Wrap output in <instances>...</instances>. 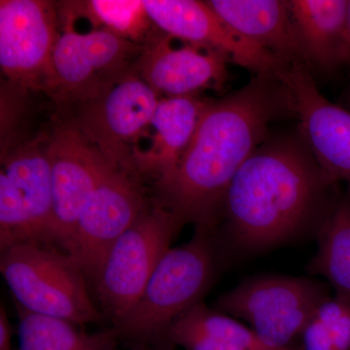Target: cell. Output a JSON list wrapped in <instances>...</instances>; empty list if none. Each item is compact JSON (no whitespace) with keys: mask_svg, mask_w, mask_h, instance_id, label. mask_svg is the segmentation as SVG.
I'll use <instances>...</instances> for the list:
<instances>
[{"mask_svg":"<svg viewBox=\"0 0 350 350\" xmlns=\"http://www.w3.org/2000/svg\"><path fill=\"white\" fill-rule=\"evenodd\" d=\"M301 138L259 147L226 192L214 227L223 259L257 254L317 236L338 196Z\"/></svg>","mask_w":350,"mask_h":350,"instance_id":"cell-1","label":"cell"},{"mask_svg":"<svg viewBox=\"0 0 350 350\" xmlns=\"http://www.w3.org/2000/svg\"><path fill=\"white\" fill-rule=\"evenodd\" d=\"M288 111L289 96L273 75H256L238 91L209 100L180 161L156 182L154 204L182 226L215 227L234 175L266 142L269 124Z\"/></svg>","mask_w":350,"mask_h":350,"instance_id":"cell-2","label":"cell"},{"mask_svg":"<svg viewBox=\"0 0 350 350\" xmlns=\"http://www.w3.org/2000/svg\"><path fill=\"white\" fill-rule=\"evenodd\" d=\"M222 261L213 228L197 226L188 243L163 255L137 303L113 325L119 338L157 350L172 349L170 328L202 303Z\"/></svg>","mask_w":350,"mask_h":350,"instance_id":"cell-3","label":"cell"},{"mask_svg":"<svg viewBox=\"0 0 350 350\" xmlns=\"http://www.w3.org/2000/svg\"><path fill=\"white\" fill-rule=\"evenodd\" d=\"M0 273L16 304L29 312L76 325L105 317L90 297L82 267L51 244L29 241L1 251Z\"/></svg>","mask_w":350,"mask_h":350,"instance_id":"cell-4","label":"cell"},{"mask_svg":"<svg viewBox=\"0 0 350 350\" xmlns=\"http://www.w3.org/2000/svg\"><path fill=\"white\" fill-rule=\"evenodd\" d=\"M330 295L313 278L260 276L221 295L214 308L247 322L269 347L296 349L308 320Z\"/></svg>","mask_w":350,"mask_h":350,"instance_id":"cell-5","label":"cell"},{"mask_svg":"<svg viewBox=\"0 0 350 350\" xmlns=\"http://www.w3.org/2000/svg\"><path fill=\"white\" fill-rule=\"evenodd\" d=\"M182 227L170 211L153 204L113 244L94 280L101 312L113 325L137 303Z\"/></svg>","mask_w":350,"mask_h":350,"instance_id":"cell-6","label":"cell"},{"mask_svg":"<svg viewBox=\"0 0 350 350\" xmlns=\"http://www.w3.org/2000/svg\"><path fill=\"white\" fill-rule=\"evenodd\" d=\"M61 27L44 90L62 103H79L100 94L130 72L144 51L105 29L80 32L66 22Z\"/></svg>","mask_w":350,"mask_h":350,"instance_id":"cell-7","label":"cell"},{"mask_svg":"<svg viewBox=\"0 0 350 350\" xmlns=\"http://www.w3.org/2000/svg\"><path fill=\"white\" fill-rule=\"evenodd\" d=\"M160 100L131 70L100 94L77 103V121L72 125L113 165L135 170L133 146L150 124Z\"/></svg>","mask_w":350,"mask_h":350,"instance_id":"cell-8","label":"cell"},{"mask_svg":"<svg viewBox=\"0 0 350 350\" xmlns=\"http://www.w3.org/2000/svg\"><path fill=\"white\" fill-rule=\"evenodd\" d=\"M137 172L112 165L76 225L68 254L94 282L113 244L148 208Z\"/></svg>","mask_w":350,"mask_h":350,"instance_id":"cell-9","label":"cell"},{"mask_svg":"<svg viewBox=\"0 0 350 350\" xmlns=\"http://www.w3.org/2000/svg\"><path fill=\"white\" fill-rule=\"evenodd\" d=\"M59 27V11L52 2L0 1V66L11 82L44 90Z\"/></svg>","mask_w":350,"mask_h":350,"instance_id":"cell-10","label":"cell"},{"mask_svg":"<svg viewBox=\"0 0 350 350\" xmlns=\"http://www.w3.org/2000/svg\"><path fill=\"white\" fill-rule=\"evenodd\" d=\"M276 76L289 96L306 146L327 176L350 186V112L322 96L308 68L287 64Z\"/></svg>","mask_w":350,"mask_h":350,"instance_id":"cell-11","label":"cell"},{"mask_svg":"<svg viewBox=\"0 0 350 350\" xmlns=\"http://www.w3.org/2000/svg\"><path fill=\"white\" fill-rule=\"evenodd\" d=\"M144 4L153 24L165 33L215 51L256 75H275L286 66L237 33L207 2L144 0Z\"/></svg>","mask_w":350,"mask_h":350,"instance_id":"cell-12","label":"cell"},{"mask_svg":"<svg viewBox=\"0 0 350 350\" xmlns=\"http://www.w3.org/2000/svg\"><path fill=\"white\" fill-rule=\"evenodd\" d=\"M48 150L56 244L68 253L83 209L113 163L90 144L72 124L59 126L54 131L48 139Z\"/></svg>","mask_w":350,"mask_h":350,"instance_id":"cell-13","label":"cell"},{"mask_svg":"<svg viewBox=\"0 0 350 350\" xmlns=\"http://www.w3.org/2000/svg\"><path fill=\"white\" fill-rule=\"evenodd\" d=\"M0 213L11 222L31 228L39 243L56 244L48 140L25 144L2 161Z\"/></svg>","mask_w":350,"mask_h":350,"instance_id":"cell-14","label":"cell"},{"mask_svg":"<svg viewBox=\"0 0 350 350\" xmlns=\"http://www.w3.org/2000/svg\"><path fill=\"white\" fill-rule=\"evenodd\" d=\"M175 38L163 32L146 41L137 59V73L167 98L195 96L202 90L224 85L229 62L215 51Z\"/></svg>","mask_w":350,"mask_h":350,"instance_id":"cell-15","label":"cell"},{"mask_svg":"<svg viewBox=\"0 0 350 350\" xmlns=\"http://www.w3.org/2000/svg\"><path fill=\"white\" fill-rule=\"evenodd\" d=\"M208 103L195 96L161 98L133 146L135 170L153 174L156 182L167 176L188 148Z\"/></svg>","mask_w":350,"mask_h":350,"instance_id":"cell-16","label":"cell"},{"mask_svg":"<svg viewBox=\"0 0 350 350\" xmlns=\"http://www.w3.org/2000/svg\"><path fill=\"white\" fill-rule=\"evenodd\" d=\"M214 11L257 47L283 64H306L295 27L289 1L284 0H211Z\"/></svg>","mask_w":350,"mask_h":350,"instance_id":"cell-17","label":"cell"},{"mask_svg":"<svg viewBox=\"0 0 350 350\" xmlns=\"http://www.w3.org/2000/svg\"><path fill=\"white\" fill-rule=\"evenodd\" d=\"M308 66L333 71L350 62L349 0H290Z\"/></svg>","mask_w":350,"mask_h":350,"instance_id":"cell-18","label":"cell"},{"mask_svg":"<svg viewBox=\"0 0 350 350\" xmlns=\"http://www.w3.org/2000/svg\"><path fill=\"white\" fill-rule=\"evenodd\" d=\"M317 239L308 273L325 278L334 294L350 301V186L338 196Z\"/></svg>","mask_w":350,"mask_h":350,"instance_id":"cell-19","label":"cell"},{"mask_svg":"<svg viewBox=\"0 0 350 350\" xmlns=\"http://www.w3.org/2000/svg\"><path fill=\"white\" fill-rule=\"evenodd\" d=\"M19 317V350H114V329L87 334L68 320L38 314L16 304Z\"/></svg>","mask_w":350,"mask_h":350,"instance_id":"cell-20","label":"cell"},{"mask_svg":"<svg viewBox=\"0 0 350 350\" xmlns=\"http://www.w3.org/2000/svg\"><path fill=\"white\" fill-rule=\"evenodd\" d=\"M68 5L78 15L90 21L93 29H105L119 38L139 44L151 36L152 21L144 1L93 0L71 2Z\"/></svg>","mask_w":350,"mask_h":350,"instance_id":"cell-21","label":"cell"},{"mask_svg":"<svg viewBox=\"0 0 350 350\" xmlns=\"http://www.w3.org/2000/svg\"><path fill=\"white\" fill-rule=\"evenodd\" d=\"M301 350H350V301L330 295L308 320Z\"/></svg>","mask_w":350,"mask_h":350,"instance_id":"cell-22","label":"cell"},{"mask_svg":"<svg viewBox=\"0 0 350 350\" xmlns=\"http://www.w3.org/2000/svg\"><path fill=\"white\" fill-rule=\"evenodd\" d=\"M181 319L196 328L243 350H301V347L278 349L269 347L250 327L243 325L230 315L218 312L215 308H207L204 303L194 306Z\"/></svg>","mask_w":350,"mask_h":350,"instance_id":"cell-23","label":"cell"},{"mask_svg":"<svg viewBox=\"0 0 350 350\" xmlns=\"http://www.w3.org/2000/svg\"><path fill=\"white\" fill-rule=\"evenodd\" d=\"M169 340L172 347L177 345L185 350H243L196 328L182 319L170 328Z\"/></svg>","mask_w":350,"mask_h":350,"instance_id":"cell-24","label":"cell"},{"mask_svg":"<svg viewBox=\"0 0 350 350\" xmlns=\"http://www.w3.org/2000/svg\"><path fill=\"white\" fill-rule=\"evenodd\" d=\"M12 326L8 319L5 308H0V350H11Z\"/></svg>","mask_w":350,"mask_h":350,"instance_id":"cell-25","label":"cell"},{"mask_svg":"<svg viewBox=\"0 0 350 350\" xmlns=\"http://www.w3.org/2000/svg\"><path fill=\"white\" fill-rule=\"evenodd\" d=\"M133 350H157L154 347H149V345H135Z\"/></svg>","mask_w":350,"mask_h":350,"instance_id":"cell-26","label":"cell"},{"mask_svg":"<svg viewBox=\"0 0 350 350\" xmlns=\"http://www.w3.org/2000/svg\"><path fill=\"white\" fill-rule=\"evenodd\" d=\"M347 27H349V38L350 42V0H349V14H347Z\"/></svg>","mask_w":350,"mask_h":350,"instance_id":"cell-27","label":"cell"}]
</instances>
